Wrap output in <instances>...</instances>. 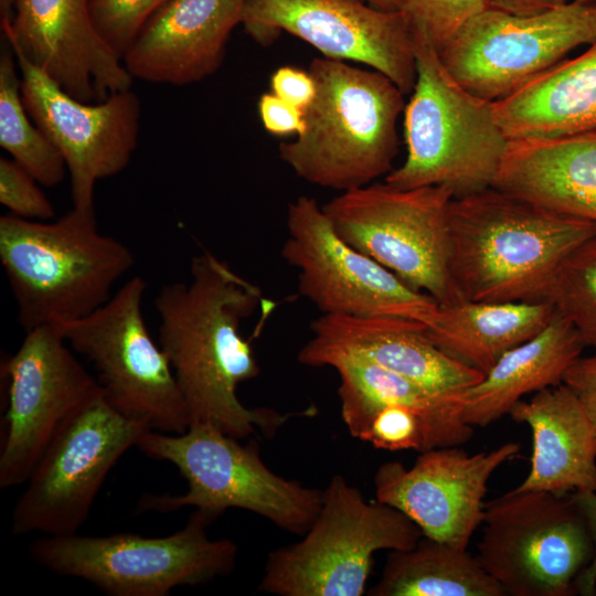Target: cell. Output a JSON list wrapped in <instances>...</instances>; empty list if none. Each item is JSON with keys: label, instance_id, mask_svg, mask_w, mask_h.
<instances>
[{"label": "cell", "instance_id": "7", "mask_svg": "<svg viewBox=\"0 0 596 596\" xmlns=\"http://www.w3.org/2000/svg\"><path fill=\"white\" fill-rule=\"evenodd\" d=\"M422 536L403 512L366 501L342 475H334L302 539L268 555L258 589L279 596H361L374 553L409 550Z\"/></svg>", "mask_w": 596, "mask_h": 596}, {"label": "cell", "instance_id": "16", "mask_svg": "<svg viewBox=\"0 0 596 596\" xmlns=\"http://www.w3.org/2000/svg\"><path fill=\"white\" fill-rule=\"evenodd\" d=\"M241 24L259 45L268 46L286 32L326 58L372 67L405 95L415 85L414 33L400 10L363 0H245Z\"/></svg>", "mask_w": 596, "mask_h": 596}, {"label": "cell", "instance_id": "24", "mask_svg": "<svg viewBox=\"0 0 596 596\" xmlns=\"http://www.w3.org/2000/svg\"><path fill=\"white\" fill-rule=\"evenodd\" d=\"M511 96L493 103L509 140L552 139L596 129V39Z\"/></svg>", "mask_w": 596, "mask_h": 596}, {"label": "cell", "instance_id": "20", "mask_svg": "<svg viewBox=\"0 0 596 596\" xmlns=\"http://www.w3.org/2000/svg\"><path fill=\"white\" fill-rule=\"evenodd\" d=\"M310 328L312 337L297 358L307 366L324 354H353L444 394H461L485 376L434 344L425 326L407 319L321 315Z\"/></svg>", "mask_w": 596, "mask_h": 596}, {"label": "cell", "instance_id": "36", "mask_svg": "<svg viewBox=\"0 0 596 596\" xmlns=\"http://www.w3.org/2000/svg\"><path fill=\"white\" fill-rule=\"evenodd\" d=\"M571 496L586 520L594 546L589 564L576 581V589L582 596H594L596 595V492H573Z\"/></svg>", "mask_w": 596, "mask_h": 596}, {"label": "cell", "instance_id": "17", "mask_svg": "<svg viewBox=\"0 0 596 596\" xmlns=\"http://www.w3.org/2000/svg\"><path fill=\"white\" fill-rule=\"evenodd\" d=\"M12 52L26 111L66 163L73 206H93L96 183L125 170L137 148L138 96L129 88L102 102L79 100L21 53Z\"/></svg>", "mask_w": 596, "mask_h": 596}, {"label": "cell", "instance_id": "29", "mask_svg": "<svg viewBox=\"0 0 596 596\" xmlns=\"http://www.w3.org/2000/svg\"><path fill=\"white\" fill-rule=\"evenodd\" d=\"M546 301L596 350V235L579 244L558 267Z\"/></svg>", "mask_w": 596, "mask_h": 596}, {"label": "cell", "instance_id": "1", "mask_svg": "<svg viewBox=\"0 0 596 596\" xmlns=\"http://www.w3.org/2000/svg\"><path fill=\"white\" fill-rule=\"evenodd\" d=\"M263 301L258 286L209 251L192 257L189 280L167 284L156 295L158 342L174 372L190 425L210 424L237 439L257 432L272 437L292 417L315 414L313 408H248L238 398V385L260 372L240 327Z\"/></svg>", "mask_w": 596, "mask_h": 596}, {"label": "cell", "instance_id": "11", "mask_svg": "<svg viewBox=\"0 0 596 596\" xmlns=\"http://www.w3.org/2000/svg\"><path fill=\"white\" fill-rule=\"evenodd\" d=\"M478 557L511 596H572L593 556L572 496L513 489L485 502Z\"/></svg>", "mask_w": 596, "mask_h": 596}, {"label": "cell", "instance_id": "6", "mask_svg": "<svg viewBox=\"0 0 596 596\" xmlns=\"http://www.w3.org/2000/svg\"><path fill=\"white\" fill-rule=\"evenodd\" d=\"M238 440L210 424H192L182 434L146 430L136 447L152 459L173 464L188 490L177 496L145 494L138 510L163 513L192 507L215 520L236 508L304 535L321 508L322 491L275 473L256 443Z\"/></svg>", "mask_w": 596, "mask_h": 596}, {"label": "cell", "instance_id": "39", "mask_svg": "<svg viewBox=\"0 0 596 596\" xmlns=\"http://www.w3.org/2000/svg\"><path fill=\"white\" fill-rule=\"evenodd\" d=\"M15 0H0L1 21L11 20Z\"/></svg>", "mask_w": 596, "mask_h": 596}, {"label": "cell", "instance_id": "22", "mask_svg": "<svg viewBox=\"0 0 596 596\" xmlns=\"http://www.w3.org/2000/svg\"><path fill=\"white\" fill-rule=\"evenodd\" d=\"M510 417L532 434L530 469L514 491L596 492V441L589 419L563 382L519 401Z\"/></svg>", "mask_w": 596, "mask_h": 596}, {"label": "cell", "instance_id": "34", "mask_svg": "<svg viewBox=\"0 0 596 596\" xmlns=\"http://www.w3.org/2000/svg\"><path fill=\"white\" fill-rule=\"evenodd\" d=\"M270 91L283 100L306 111L316 96V84L309 71L285 65L272 74Z\"/></svg>", "mask_w": 596, "mask_h": 596}, {"label": "cell", "instance_id": "26", "mask_svg": "<svg viewBox=\"0 0 596 596\" xmlns=\"http://www.w3.org/2000/svg\"><path fill=\"white\" fill-rule=\"evenodd\" d=\"M555 315L549 301H472L439 305L424 329L453 358L487 373L513 348L540 333Z\"/></svg>", "mask_w": 596, "mask_h": 596}, {"label": "cell", "instance_id": "23", "mask_svg": "<svg viewBox=\"0 0 596 596\" xmlns=\"http://www.w3.org/2000/svg\"><path fill=\"white\" fill-rule=\"evenodd\" d=\"M492 187L596 223V129L510 140Z\"/></svg>", "mask_w": 596, "mask_h": 596}, {"label": "cell", "instance_id": "38", "mask_svg": "<svg viewBox=\"0 0 596 596\" xmlns=\"http://www.w3.org/2000/svg\"><path fill=\"white\" fill-rule=\"evenodd\" d=\"M366 3L387 11L398 10L400 0H363Z\"/></svg>", "mask_w": 596, "mask_h": 596}, {"label": "cell", "instance_id": "25", "mask_svg": "<svg viewBox=\"0 0 596 596\" xmlns=\"http://www.w3.org/2000/svg\"><path fill=\"white\" fill-rule=\"evenodd\" d=\"M584 349L576 330L555 312L540 333L503 354L461 394L462 419L486 427L509 414L523 396L561 384Z\"/></svg>", "mask_w": 596, "mask_h": 596}, {"label": "cell", "instance_id": "15", "mask_svg": "<svg viewBox=\"0 0 596 596\" xmlns=\"http://www.w3.org/2000/svg\"><path fill=\"white\" fill-rule=\"evenodd\" d=\"M24 333L19 349L1 362L8 390L1 489L25 483L63 426L100 390L56 324Z\"/></svg>", "mask_w": 596, "mask_h": 596}, {"label": "cell", "instance_id": "37", "mask_svg": "<svg viewBox=\"0 0 596 596\" xmlns=\"http://www.w3.org/2000/svg\"><path fill=\"white\" fill-rule=\"evenodd\" d=\"M488 8L515 14H531L556 8L571 0H485Z\"/></svg>", "mask_w": 596, "mask_h": 596}, {"label": "cell", "instance_id": "10", "mask_svg": "<svg viewBox=\"0 0 596 596\" xmlns=\"http://www.w3.org/2000/svg\"><path fill=\"white\" fill-rule=\"evenodd\" d=\"M443 185L397 189L371 183L343 191L322 209L348 244L439 305L462 300L451 280L448 212Z\"/></svg>", "mask_w": 596, "mask_h": 596}, {"label": "cell", "instance_id": "40", "mask_svg": "<svg viewBox=\"0 0 596 596\" xmlns=\"http://www.w3.org/2000/svg\"><path fill=\"white\" fill-rule=\"evenodd\" d=\"M579 2H586V3H596V0H574Z\"/></svg>", "mask_w": 596, "mask_h": 596}, {"label": "cell", "instance_id": "4", "mask_svg": "<svg viewBox=\"0 0 596 596\" xmlns=\"http://www.w3.org/2000/svg\"><path fill=\"white\" fill-rule=\"evenodd\" d=\"M316 96L306 128L281 142L280 159L308 183L341 192L371 184L393 170L404 93L384 74L348 62L313 58Z\"/></svg>", "mask_w": 596, "mask_h": 596}, {"label": "cell", "instance_id": "28", "mask_svg": "<svg viewBox=\"0 0 596 596\" xmlns=\"http://www.w3.org/2000/svg\"><path fill=\"white\" fill-rule=\"evenodd\" d=\"M17 60L9 50L0 56V146L44 187L60 184L66 163L58 149L34 124L21 94Z\"/></svg>", "mask_w": 596, "mask_h": 596}, {"label": "cell", "instance_id": "27", "mask_svg": "<svg viewBox=\"0 0 596 596\" xmlns=\"http://www.w3.org/2000/svg\"><path fill=\"white\" fill-rule=\"evenodd\" d=\"M370 596H504L501 585L468 550L427 536L391 551Z\"/></svg>", "mask_w": 596, "mask_h": 596}, {"label": "cell", "instance_id": "35", "mask_svg": "<svg viewBox=\"0 0 596 596\" xmlns=\"http://www.w3.org/2000/svg\"><path fill=\"white\" fill-rule=\"evenodd\" d=\"M563 383L574 392L584 407L596 441V352L576 359L566 371Z\"/></svg>", "mask_w": 596, "mask_h": 596}, {"label": "cell", "instance_id": "9", "mask_svg": "<svg viewBox=\"0 0 596 596\" xmlns=\"http://www.w3.org/2000/svg\"><path fill=\"white\" fill-rule=\"evenodd\" d=\"M147 281L127 280L88 316L56 323L68 345L97 373L107 402L152 430L182 434L188 408L167 354L150 334L142 313Z\"/></svg>", "mask_w": 596, "mask_h": 596}, {"label": "cell", "instance_id": "30", "mask_svg": "<svg viewBox=\"0 0 596 596\" xmlns=\"http://www.w3.org/2000/svg\"><path fill=\"white\" fill-rule=\"evenodd\" d=\"M169 0H87L93 23L123 61L148 21Z\"/></svg>", "mask_w": 596, "mask_h": 596}, {"label": "cell", "instance_id": "14", "mask_svg": "<svg viewBox=\"0 0 596 596\" xmlns=\"http://www.w3.org/2000/svg\"><path fill=\"white\" fill-rule=\"evenodd\" d=\"M280 256L298 272L299 292L322 315L396 317L429 326L439 304L348 244L315 198L289 203Z\"/></svg>", "mask_w": 596, "mask_h": 596}, {"label": "cell", "instance_id": "21", "mask_svg": "<svg viewBox=\"0 0 596 596\" xmlns=\"http://www.w3.org/2000/svg\"><path fill=\"white\" fill-rule=\"evenodd\" d=\"M245 0H169L123 56L132 78L184 86L215 73Z\"/></svg>", "mask_w": 596, "mask_h": 596}, {"label": "cell", "instance_id": "13", "mask_svg": "<svg viewBox=\"0 0 596 596\" xmlns=\"http://www.w3.org/2000/svg\"><path fill=\"white\" fill-rule=\"evenodd\" d=\"M151 429L114 408L102 389L44 451L12 511L14 535L73 534L86 521L107 475Z\"/></svg>", "mask_w": 596, "mask_h": 596}, {"label": "cell", "instance_id": "19", "mask_svg": "<svg viewBox=\"0 0 596 596\" xmlns=\"http://www.w3.org/2000/svg\"><path fill=\"white\" fill-rule=\"evenodd\" d=\"M4 39L66 93L102 102L131 87L132 76L97 32L87 0H15Z\"/></svg>", "mask_w": 596, "mask_h": 596}, {"label": "cell", "instance_id": "32", "mask_svg": "<svg viewBox=\"0 0 596 596\" xmlns=\"http://www.w3.org/2000/svg\"><path fill=\"white\" fill-rule=\"evenodd\" d=\"M38 184L17 161L0 158V202L10 214L31 221L53 219L54 206Z\"/></svg>", "mask_w": 596, "mask_h": 596}, {"label": "cell", "instance_id": "33", "mask_svg": "<svg viewBox=\"0 0 596 596\" xmlns=\"http://www.w3.org/2000/svg\"><path fill=\"white\" fill-rule=\"evenodd\" d=\"M257 110L263 127L270 135H300L306 128L305 111L272 92L259 97Z\"/></svg>", "mask_w": 596, "mask_h": 596}, {"label": "cell", "instance_id": "12", "mask_svg": "<svg viewBox=\"0 0 596 596\" xmlns=\"http://www.w3.org/2000/svg\"><path fill=\"white\" fill-rule=\"evenodd\" d=\"M595 39L596 3L571 0L531 14L487 8L467 20L438 54L462 87L496 103Z\"/></svg>", "mask_w": 596, "mask_h": 596}, {"label": "cell", "instance_id": "8", "mask_svg": "<svg viewBox=\"0 0 596 596\" xmlns=\"http://www.w3.org/2000/svg\"><path fill=\"white\" fill-rule=\"evenodd\" d=\"M213 521L194 510L182 529L166 536L42 535L29 550L51 572L84 579L109 596H167L175 587L207 584L233 572L238 547L230 539L209 536Z\"/></svg>", "mask_w": 596, "mask_h": 596}, {"label": "cell", "instance_id": "5", "mask_svg": "<svg viewBox=\"0 0 596 596\" xmlns=\"http://www.w3.org/2000/svg\"><path fill=\"white\" fill-rule=\"evenodd\" d=\"M413 33L416 81L403 111L406 158L385 182L403 190L443 185L454 198L488 189L510 141L493 103L462 87L427 39Z\"/></svg>", "mask_w": 596, "mask_h": 596}, {"label": "cell", "instance_id": "31", "mask_svg": "<svg viewBox=\"0 0 596 596\" xmlns=\"http://www.w3.org/2000/svg\"><path fill=\"white\" fill-rule=\"evenodd\" d=\"M487 8L485 0H400L398 10L438 52L467 20Z\"/></svg>", "mask_w": 596, "mask_h": 596}, {"label": "cell", "instance_id": "18", "mask_svg": "<svg viewBox=\"0 0 596 596\" xmlns=\"http://www.w3.org/2000/svg\"><path fill=\"white\" fill-rule=\"evenodd\" d=\"M519 450L513 441L472 455L454 446L423 451L409 468L385 462L374 476L375 500L403 512L424 536L468 550L491 476Z\"/></svg>", "mask_w": 596, "mask_h": 596}, {"label": "cell", "instance_id": "3", "mask_svg": "<svg viewBox=\"0 0 596 596\" xmlns=\"http://www.w3.org/2000/svg\"><path fill=\"white\" fill-rule=\"evenodd\" d=\"M0 260L24 332L94 312L135 264L126 244L99 231L94 205L54 222L2 215Z\"/></svg>", "mask_w": 596, "mask_h": 596}, {"label": "cell", "instance_id": "2", "mask_svg": "<svg viewBox=\"0 0 596 596\" xmlns=\"http://www.w3.org/2000/svg\"><path fill=\"white\" fill-rule=\"evenodd\" d=\"M596 223L490 187L454 198L448 266L462 300L546 301L564 259Z\"/></svg>", "mask_w": 596, "mask_h": 596}]
</instances>
